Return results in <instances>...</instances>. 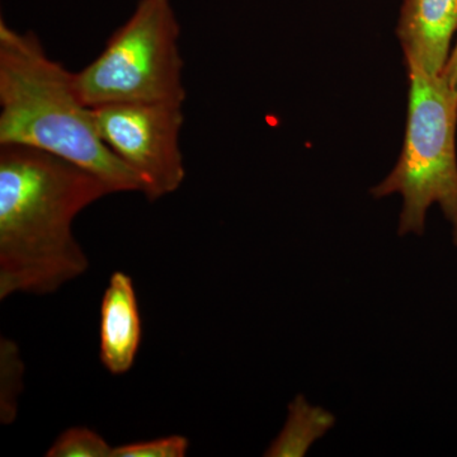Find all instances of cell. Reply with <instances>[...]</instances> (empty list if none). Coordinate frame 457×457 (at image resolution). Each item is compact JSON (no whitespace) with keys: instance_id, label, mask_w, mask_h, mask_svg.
I'll use <instances>...</instances> for the list:
<instances>
[{"instance_id":"7c38bea8","label":"cell","mask_w":457,"mask_h":457,"mask_svg":"<svg viewBox=\"0 0 457 457\" xmlns=\"http://www.w3.org/2000/svg\"><path fill=\"white\" fill-rule=\"evenodd\" d=\"M441 75L457 97V44L453 54H450L449 60H447L446 66H445Z\"/></svg>"},{"instance_id":"ba28073f","label":"cell","mask_w":457,"mask_h":457,"mask_svg":"<svg viewBox=\"0 0 457 457\" xmlns=\"http://www.w3.org/2000/svg\"><path fill=\"white\" fill-rule=\"evenodd\" d=\"M335 423L332 413L323 408L312 407L300 394L288 404L284 428L270 445L264 456L303 457L312 445L323 437Z\"/></svg>"},{"instance_id":"5b68a950","label":"cell","mask_w":457,"mask_h":457,"mask_svg":"<svg viewBox=\"0 0 457 457\" xmlns=\"http://www.w3.org/2000/svg\"><path fill=\"white\" fill-rule=\"evenodd\" d=\"M93 110L104 144L140 180L147 200L179 191L186 179L179 141L183 104H119Z\"/></svg>"},{"instance_id":"30bf717a","label":"cell","mask_w":457,"mask_h":457,"mask_svg":"<svg viewBox=\"0 0 457 457\" xmlns=\"http://www.w3.org/2000/svg\"><path fill=\"white\" fill-rule=\"evenodd\" d=\"M113 447L88 427H71L57 436L46 457H112Z\"/></svg>"},{"instance_id":"9c48e42d","label":"cell","mask_w":457,"mask_h":457,"mask_svg":"<svg viewBox=\"0 0 457 457\" xmlns=\"http://www.w3.org/2000/svg\"><path fill=\"white\" fill-rule=\"evenodd\" d=\"M25 362L17 343L2 338L0 342V422L12 425L17 420L20 396L23 392Z\"/></svg>"},{"instance_id":"3957f363","label":"cell","mask_w":457,"mask_h":457,"mask_svg":"<svg viewBox=\"0 0 457 457\" xmlns=\"http://www.w3.org/2000/svg\"><path fill=\"white\" fill-rule=\"evenodd\" d=\"M407 129L398 163L371 188L375 198L403 197L398 233L423 236L426 216L440 204L457 245V97L442 75L408 66Z\"/></svg>"},{"instance_id":"8992f818","label":"cell","mask_w":457,"mask_h":457,"mask_svg":"<svg viewBox=\"0 0 457 457\" xmlns=\"http://www.w3.org/2000/svg\"><path fill=\"white\" fill-rule=\"evenodd\" d=\"M457 29V0H405L396 36L405 65L441 75Z\"/></svg>"},{"instance_id":"7a4b0ae2","label":"cell","mask_w":457,"mask_h":457,"mask_svg":"<svg viewBox=\"0 0 457 457\" xmlns=\"http://www.w3.org/2000/svg\"><path fill=\"white\" fill-rule=\"evenodd\" d=\"M0 145L32 147L104 180L113 194L141 192L140 180L108 149L75 73L51 59L33 32L0 21Z\"/></svg>"},{"instance_id":"8fae6325","label":"cell","mask_w":457,"mask_h":457,"mask_svg":"<svg viewBox=\"0 0 457 457\" xmlns=\"http://www.w3.org/2000/svg\"><path fill=\"white\" fill-rule=\"evenodd\" d=\"M188 450L187 437L171 435L113 447L112 457H185Z\"/></svg>"},{"instance_id":"52a82bcc","label":"cell","mask_w":457,"mask_h":457,"mask_svg":"<svg viewBox=\"0 0 457 457\" xmlns=\"http://www.w3.org/2000/svg\"><path fill=\"white\" fill-rule=\"evenodd\" d=\"M141 318L134 281L123 270L108 279L99 318V360L113 376L128 374L141 345Z\"/></svg>"},{"instance_id":"6da1fadb","label":"cell","mask_w":457,"mask_h":457,"mask_svg":"<svg viewBox=\"0 0 457 457\" xmlns=\"http://www.w3.org/2000/svg\"><path fill=\"white\" fill-rule=\"evenodd\" d=\"M110 195L104 180L59 156L0 145V300L55 294L86 275L74 220Z\"/></svg>"},{"instance_id":"277c9868","label":"cell","mask_w":457,"mask_h":457,"mask_svg":"<svg viewBox=\"0 0 457 457\" xmlns=\"http://www.w3.org/2000/svg\"><path fill=\"white\" fill-rule=\"evenodd\" d=\"M180 26L171 0H139L92 62L75 73L84 104L168 102L183 104Z\"/></svg>"}]
</instances>
